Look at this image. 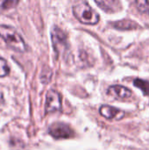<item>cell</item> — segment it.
Returning <instances> with one entry per match:
<instances>
[{"label": "cell", "instance_id": "obj_1", "mask_svg": "<svg viewBox=\"0 0 149 150\" xmlns=\"http://www.w3.org/2000/svg\"><path fill=\"white\" fill-rule=\"evenodd\" d=\"M0 37L4 40L6 45L17 52H25L26 46L21 35L11 26L6 25H0Z\"/></svg>", "mask_w": 149, "mask_h": 150}, {"label": "cell", "instance_id": "obj_2", "mask_svg": "<svg viewBox=\"0 0 149 150\" xmlns=\"http://www.w3.org/2000/svg\"><path fill=\"white\" fill-rule=\"evenodd\" d=\"M73 13L83 24L96 25L99 21V15L86 2L76 4L73 6Z\"/></svg>", "mask_w": 149, "mask_h": 150}, {"label": "cell", "instance_id": "obj_3", "mask_svg": "<svg viewBox=\"0 0 149 150\" xmlns=\"http://www.w3.org/2000/svg\"><path fill=\"white\" fill-rule=\"evenodd\" d=\"M48 132L54 139H68L74 135L72 128L68 125L61 122L52 124L48 128Z\"/></svg>", "mask_w": 149, "mask_h": 150}, {"label": "cell", "instance_id": "obj_4", "mask_svg": "<svg viewBox=\"0 0 149 150\" xmlns=\"http://www.w3.org/2000/svg\"><path fill=\"white\" fill-rule=\"evenodd\" d=\"M51 37L54 52L57 55H59L67 48V36L59 27L54 26L51 32Z\"/></svg>", "mask_w": 149, "mask_h": 150}, {"label": "cell", "instance_id": "obj_5", "mask_svg": "<svg viewBox=\"0 0 149 150\" xmlns=\"http://www.w3.org/2000/svg\"><path fill=\"white\" fill-rule=\"evenodd\" d=\"M46 106L45 112L46 113L54 112L56 111H60L61 108V97L59 92L54 90H50L47 93L46 97Z\"/></svg>", "mask_w": 149, "mask_h": 150}, {"label": "cell", "instance_id": "obj_6", "mask_svg": "<svg viewBox=\"0 0 149 150\" xmlns=\"http://www.w3.org/2000/svg\"><path fill=\"white\" fill-rule=\"evenodd\" d=\"M100 114L107 120H120L125 117V112L110 105H102L99 109Z\"/></svg>", "mask_w": 149, "mask_h": 150}, {"label": "cell", "instance_id": "obj_7", "mask_svg": "<svg viewBox=\"0 0 149 150\" xmlns=\"http://www.w3.org/2000/svg\"><path fill=\"white\" fill-rule=\"evenodd\" d=\"M108 95L116 99H127L132 97V91L122 85H112L107 91Z\"/></svg>", "mask_w": 149, "mask_h": 150}, {"label": "cell", "instance_id": "obj_8", "mask_svg": "<svg viewBox=\"0 0 149 150\" xmlns=\"http://www.w3.org/2000/svg\"><path fill=\"white\" fill-rule=\"evenodd\" d=\"M95 3L104 11L107 12H114L120 9V3L118 1H95Z\"/></svg>", "mask_w": 149, "mask_h": 150}, {"label": "cell", "instance_id": "obj_9", "mask_svg": "<svg viewBox=\"0 0 149 150\" xmlns=\"http://www.w3.org/2000/svg\"><path fill=\"white\" fill-rule=\"evenodd\" d=\"M113 26L117 29L120 30H130V29H135L139 25L133 20H128V19H124L120 20L118 22H115L113 24Z\"/></svg>", "mask_w": 149, "mask_h": 150}, {"label": "cell", "instance_id": "obj_10", "mask_svg": "<svg viewBox=\"0 0 149 150\" xmlns=\"http://www.w3.org/2000/svg\"><path fill=\"white\" fill-rule=\"evenodd\" d=\"M133 84L135 87L141 89L144 95H149V83L148 81L137 78L133 81Z\"/></svg>", "mask_w": 149, "mask_h": 150}, {"label": "cell", "instance_id": "obj_11", "mask_svg": "<svg viewBox=\"0 0 149 150\" xmlns=\"http://www.w3.org/2000/svg\"><path fill=\"white\" fill-rule=\"evenodd\" d=\"M138 10L142 13H149V1L147 0H137L135 2Z\"/></svg>", "mask_w": 149, "mask_h": 150}, {"label": "cell", "instance_id": "obj_12", "mask_svg": "<svg viewBox=\"0 0 149 150\" xmlns=\"http://www.w3.org/2000/svg\"><path fill=\"white\" fill-rule=\"evenodd\" d=\"M9 72H10V69L7 65L6 61L0 57V77L7 76Z\"/></svg>", "mask_w": 149, "mask_h": 150}, {"label": "cell", "instance_id": "obj_13", "mask_svg": "<svg viewBox=\"0 0 149 150\" xmlns=\"http://www.w3.org/2000/svg\"><path fill=\"white\" fill-rule=\"evenodd\" d=\"M18 4V1H1L0 2V11L9 10L14 8Z\"/></svg>", "mask_w": 149, "mask_h": 150}, {"label": "cell", "instance_id": "obj_14", "mask_svg": "<svg viewBox=\"0 0 149 150\" xmlns=\"http://www.w3.org/2000/svg\"><path fill=\"white\" fill-rule=\"evenodd\" d=\"M4 101V97H3V94L0 92V103Z\"/></svg>", "mask_w": 149, "mask_h": 150}]
</instances>
